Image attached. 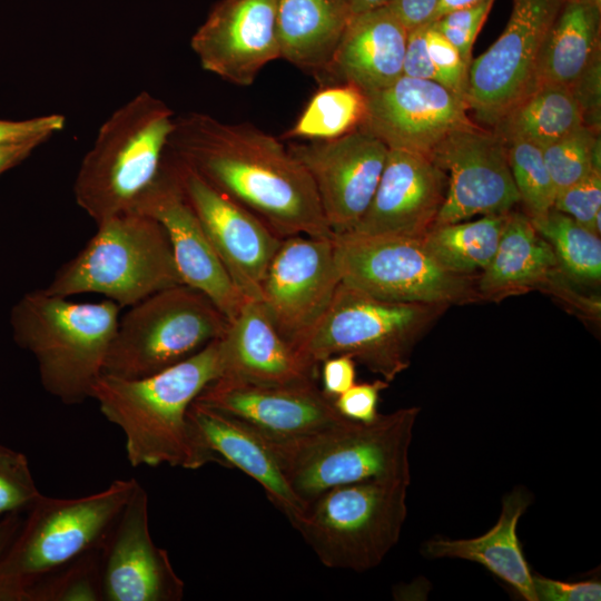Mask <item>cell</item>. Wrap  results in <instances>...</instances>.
<instances>
[{
	"mask_svg": "<svg viewBox=\"0 0 601 601\" xmlns=\"http://www.w3.org/2000/svg\"><path fill=\"white\" fill-rule=\"evenodd\" d=\"M407 31L387 6L354 14L322 76L365 93L392 85L403 76Z\"/></svg>",
	"mask_w": 601,
	"mask_h": 601,
	"instance_id": "cell-24",
	"label": "cell"
},
{
	"mask_svg": "<svg viewBox=\"0 0 601 601\" xmlns=\"http://www.w3.org/2000/svg\"><path fill=\"white\" fill-rule=\"evenodd\" d=\"M563 275L552 247L528 215L511 210L493 258L477 275L476 288L481 300L500 302L532 289L550 293Z\"/></svg>",
	"mask_w": 601,
	"mask_h": 601,
	"instance_id": "cell-26",
	"label": "cell"
},
{
	"mask_svg": "<svg viewBox=\"0 0 601 601\" xmlns=\"http://www.w3.org/2000/svg\"><path fill=\"white\" fill-rule=\"evenodd\" d=\"M165 229L183 283L200 290L229 319L249 300L236 287L180 188L167 154L161 174L134 210Z\"/></svg>",
	"mask_w": 601,
	"mask_h": 601,
	"instance_id": "cell-19",
	"label": "cell"
},
{
	"mask_svg": "<svg viewBox=\"0 0 601 601\" xmlns=\"http://www.w3.org/2000/svg\"><path fill=\"white\" fill-rule=\"evenodd\" d=\"M531 503V493L518 486L503 497L500 516L489 531L472 539L435 538L423 544L422 553L430 559H462L479 563L524 600L536 601L533 573L516 531Z\"/></svg>",
	"mask_w": 601,
	"mask_h": 601,
	"instance_id": "cell-27",
	"label": "cell"
},
{
	"mask_svg": "<svg viewBox=\"0 0 601 601\" xmlns=\"http://www.w3.org/2000/svg\"><path fill=\"white\" fill-rule=\"evenodd\" d=\"M41 495L27 456L0 444V518L27 512Z\"/></svg>",
	"mask_w": 601,
	"mask_h": 601,
	"instance_id": "cell-37",
	"label": "cell"
},
{
	"mask_svg": "<svg viewBox=\"0 0 601 601\" xmlns=\"http://www.w3.org/2000/svg\"><path fill=\"white\" fill-rule=\"evenodd\" d=\"M218 344L223 378L266 385L315 381L318 368L283 337L260 300H248L228 321Z\"/></svg>",
	"mask_w": 601,
	"mask_h": 601,
	"instance_id": "cell-23",
	"label": "cell"
},
{
	"mask_svg": "<svg viewBox=\"0 0 601 601\" xmlns=\"http://www.w3.org/2000/svg\"><path fill=\"white\" fill-rule=\"evenodd\" d=\"M387 2L388 0H349L353 16L386 6Z\"/></svg>",
	"mask_w": 601,
	"mask_h": 601,
	"instance_id": "cell-51",
	"label": "cell"
},
{
	"mask_svg": "<svg viewBox=\"0 0 601 601\" xmlns=\"http://www.w3.org/2000/svg\"><path fill=\"white\" fill-rule=\"evenodd\" d=\"M536 601H599L601 583L595 580L564 582L533 574Z\"/></svg>",
	"mask_w": 601,
	"mask_h": 601,
	"instance_id": "cell-43",
	"label": "cell"
},
{
	"mask_svg": "<svg viewBox=\"0 0 601 601\" xmlns=\"http://www.w3.org/2000/svg\"><path fill=\"white\" fill-rule=\"evenodd\" d=\"M196 401L231 415L269 440L303 436L345 418L315 381L266 385L219 377Z\"/></svg>",
	"mask_w": 601,
	"mask_h": 601,
	"instance_id": "cell-20",
	"label": "cell"
},
{
	"mask_svg": "<svg viewBox=\"0 0 601 601\" xmlns=\"http://www.w3.org/2000/svg\"><path fill=\"white\" fill-rule=\"evenodd\" d=\"M601 0H564L542 45L539 86H572L600 55Z\"/></svg>",
	"mask_w": 601,
	"mask_h": 601,
	"instance_id": "cell-29",
	"label": "cell"
},
{
	"mask_svg": "<svg viewBox=\"0 0 601 601\" xmlns=\"http://www.w3.org/2000/svg\"><path fill=\"white\" fill-rule=\"evenodd\" d=\"M288 149L309 174L332 231L349 233L371 204L390 148L359 127L336 139Z\"/></svg>",
	"mask_w": 601,
	"mask_h": 601,
	"instance_id": "cell-15",
	"label": "cell"
},
{
	"mask_svg": "<svg viewBox=\"0 0 601 601\" xmlns=\"http://www.w3.org/2000/svg\"><path fill=\"white\" fill-rule=\"evenodd\" d=\"M553 208L600 235L601 170L556 193Z\"/></svg>",
	"mask_w": 601,
	"mask_h": 601,
	"instance_id": "cell-38",
	"label": "cell"
},
{
	"mask_svg": "<svg viewBox=\"0 0 601 601\" xmlns=\"http://www.w3.org/2000/svg\"><path fill=\"white\" fill-rule=\"evenodd\" d=\"M221 375L218 339L193 356L156 374L121 378L102 374L93 384V398L102 415L125 435L131 466H170L196 470L221 464L203 443L188 417L199 394Z\"/></svg>",
	"mask_w": 601,
	"mask_h": 601,
	"instance_id": "cell-2",
	"label": "cell"
},
{
	"mask_svg": "<svg viewBox=\"0 0 601 601\" xmlns=\"http://www.w3.org/2000/svg\"><path fill=\"white\" fill-rule=\"evenodd\" d=\"M322 391L332 400L356 382L355 359L349 355H334L321 363Z\"/></svg>",
	"mask_w": 601,
	"mask_h": 601,
	"instance_id": "cell-46",
	"label": "cell"
},
{
	"mask_svg": "<svg viewBox=\"0 0 601 601\" xmlns=\"http://www.w3.org/2000/svg\"><path fill=\"white\" fill-rule=\"evenodd\" d=\"M137 482L116 480L80 497L42 494L0 560V601H24L39 580L101 546Z\"/></svg>",
	"mask_w": 601,
	"mask_h": 601,
	"instance_id": "cell-8",
	"label": "cell"
},
{
	"mask_svg": "<svg viewBox=\"0 0 601 601\" xmlns=\"http://www.w3.org/2000/svg\"><path fill=\"white\" fill-rule=\"evenodd\" d=\"M449 307L386 300L342 282L322 318L294 348L316 368L331 356L349 355L391 383L410 367L416 344Z\"/></svg>",
	"mask_w": 601,
	"mask_h": 601,
	"instance_id": "cell-6",
	"label": "cell"
},
{
	"mask_svg": "<svg viewBox=\"0 0 601 601\" xmlns=\"http://www.w3.org/2000/svg\"><path fill=\"white\" fill-rule=\"evenodd\" d=\"M110 299L76 303L45 288L24 294L11 309L16 343L30 352L43 388L65 404L91 396L117 331L119 309Z\"/></svg>",
	"mask_w": 601,
	"mask_h": 601,
	"instance_id": "cell-4",
	"label": "cell"
},
{
	"mask_svg": "<svg viewBox=\"0 0 601 601\" xmlns=\"http://www.w3.org/2000/svg\"><path fill=\"white\" fill-rule=\"evenodd\" d=\"M427 27L428 23L407 31L403 59V76L437 82V75L427 49Z\"/></svg>",
	"mask_w": 601,
	"mask_h": 601,
	"instance_id": "cell-45",
	"label": "cell"
},
{
	"mask_svg": "<svg viewBox=\"0 0 601 601\" xmlns=\"http://www.w3.org/2000/svg\"><path fill=\"white\" fill-rule=\"evenodd\" d=\"M352 17L349 0H277L280 58L322 76Z\"/></svg>",
	"mask_w": 601,
	"mask_h": 601,
	"instance_id": "cell-28",
	"label": "cell"
},
{
	"mask_svg": "<svg viewBox=\"0 0 601 601\" xmlns=\"http://www.w3.org/2000/svg\"><path fill=\"white\" fill-rule=\"evenodd\" d=\"M506 214L484 215L474 221L434 225L421 242L428 255L444 269L479 275L499 246Z\"/></svg>",
	"mask_w": 601,
	"mask_h": 601,
	"instance_id": "cell-31",
	"label": "cell"
},
{
	"mask_svg": "<svg viewBox=\"0 0 601 601\" xmlns=\"http://www.w3.org/2000/svg\"><path fill=\"white\" fill-rule=\"evenodd\" d=\"M411 483L371 479L332 487L289 519L322 564L365 572L397 544L407 516Z\"/></svg>",
	"mask_w": 601,
	"mask_h": 601,
	"instance_id": "cell-9",
	"label": "cell"
},
{
	"mask_svg": "<svg viewBox=\"0 0 601 601\" xmlns=\"http://www.w3.org/2000/svg\"><path fill=\"white\" fill-rule=\"evenodd\" d=\"M390 383L380 378L371 383L354 384L347 391L333 400L338 413L352 421L368 423L374 421L377 413L380 393Z\"/></svg>",
	"mask_w": 601,
	"mask_h": 601,
	"instance_id": "cell-41",
	"label": "cell"
},
{
	"mask_svg": "<svg viewBox=\"0 0 601 601\" xmlns=\"http://www.w3.org/2000/svg\"><path fill=\"white\" fill-rule=\"evenodd\" d=\"M333 242L342 282L372 296L449 306L481 300L477 275L444 269L421 239L345 233L334 234Z\"/></svg>",
	"mask_w": 601,
	"mask_h": 601,
	"instance_id": "cell-11",
	"label": "cell"
},
{
	"mask_svg": "<svg viewBox=\"0 0 601 601\" xmlns=\"http://www.w3.org/2000/svg\"><path fill=\"white\" fill-rule=\"evenodd\" d=\"M541 149L555 193L580 181L594 170H601L599 132L587 126Z\"/></svg>",
	"mask_w": 601,
	"mask_h": 601,
	"instance_id": "cell-34",
	"label": "cell"
},
{
	"mask_svg": "<svg viewBox=\"0 0 601 601\" xmlns=\"http://www.w3.org/2000/svg\"><path fill=\"white\" fill-rule=\"evenodd\" d=\"M179 284L184 283L164 227L150 216L128 211L99 221L95 235L45 289L68 298L99 294L130 307Z\"/></svg>",
	"mask_w": 601,
	"mask_h": 601,
	"instance_id": "cell-7",
	"label": "cell"
},
{
	"mask_svg": "<svg viewBox=\"0 0 601 601\" xmlns=\"http://www.w3.org/2000/svg\"><path fill=\"white\" fill-rule=\"evenodd\" d=\"M494 0L455 10L432 21V26L459 51L466 66L472 61L474 41L485 22Z\"/></svg>",
	"mask_w": 601,
	"mask_h": 601,
	"instance_id": "cell-39",
	"label": "cell"
},
{
	"mask_svg": "<svg viewBox=\"0 0 601 601\" xmlns=\"http://www.w3.org/2000/svg\"><path fill=\"white\" fill-rule=\"evenodd\" d=\"M175 120L164 101L142 91L102 122L73 184L77 205L96 224L135 210L161 174Z\"/></svg>",
	"mask_w": 601,
	"mask_h": 601,
	"instance_id": "cell-5",
	"label": "cell"
},
{
	"mask_svg": "<svg viewBox=\"0 0 601 601\" xmlns=\"http://www.w3.org/2000/svg\"><path fill=\"white\" fill-rule=\"evenodd\" d=\"M430 158L447 176L444 203L434 225L466 220L475 215L506 214L520 203L506 142L476 124L447 135ZM433 225V226H434Z\"/></svg>",
	"mask_w": 601,
	"mask_h": 601,
	"instance_id": "cell-14",
	"label": "cell"
},
{
	"mask_svg": "<svg viewBox=\"0 0 601 601\" xmlns=\"http://www.w3.org/2000/svg\"><path fill=\"white\" fill-rule=\"evenodd\" d=\"M277 0H220L191 37L203 69L237 86H250L280 58Z\"/></svg>",
	"mask_w": 601,
	"mask_h": 601,
	"instance_id": "cell-21",
	"label": "cell"
},
{
	"mask_svg": "<svg viewBox=\"0 0 601 601\" xmlns=\"http://www.w3.org/2000/svg\"><path fill=\"white\" fill-rule=\"evenodd\" d=\"M101 546L49 573L27 592L24 601H102Z\"/></svg>",
	"mask_w": 601,
	"mask_h": 601,
	"instance_id": "cell-35",
	"label": "cell"
},
{
	"mask_svg": "<svg viewBox=\"0 0 601 601\" xmlns=\"http://www.w3.org/2000/svg\"><path fill=\"white\" fill-rule=\"evenodd\" d=\"M228 318L186 284L161 289L119 317L102 374L140 378L201 351L224 334Z\"/></svg>",
	"mask_w": 601,
	"mask_h": 601,
	"instance_id": "cell-10",
	"label": "cell"
},
{
	"mask_svg": "<svg viewBox=\"0 0 601 601\" xmlns=\"http://www.w3.org/2000/svg\"><path fill=\"white\" fill-rule=\"evenodd\" d=\"M580 104L584 125L594 131H600L601 106V57L598 55L584 73L571 88Z\"/></svg>",
	"mask_w": 601,
	"mask_h": 601,
	"instance_id": "cell-44",
	"label": "cell"
},
{
	"mask_svg": "<svg viewBox=\"0 0 601 601\" xmlns=\"http://www.w3.org/2000/svg\"><path fill=\"white\" fill-rule=\"evenodd\" d=\"M366 115V93L351 83L326 86L308 101L285 138L323 141L358 129Z\"/></svg>",
	"mask_w": 601,
	"mask_h": 601,
	"instance_id": "cell-32",
	"label": "cell"
},
{
	"mask_svg": "<svg viewBox=\"0 0 601 601\" xmlns=\"http://www.w3.org/2000/svg\"><path fill=\"white\" fill-rule=\"evenodd\" d=\"M168 151L280 238L334 236L305 167L256 127L188 112L176 117Z\"/></svg>",
	"mask_w": 601,
	"mask_h": 601,
	"instance_id": "cell-1",
	"label": "cell"
},
{
	"mask_svg": "<svg viewBox=\"0 0 601 601\" xmlns=\"http://www.w3.org/2000/svg\"><path fill=\"white\" fill-rule=\"evenodd\" d=\"M582 126L583 111L570 88L539 86L492 128L505 142L525 140L542 148Z\"/></svg>",
	"mask_w": 601,
	"mask_h": 601,
	"instance_id": "cell-30",
	"label": "cell"
},
{
	"mask_svg": "<svg viewBox=\"0 0 601 601\" xmlns=\"http://www.w3.org/2000/svg\"><path fill=\"white\" fill-rule=\"evenodd\" d=\"M333 237L283 238L265 273L260 302L293 347L322 318L342 283Z\"/></svg>",
	"mask_w": 601,
	"mask_h": 601,
	"instance_id": "cell-13",
	"label": "cell"
},
{
	"mask_svg": "<svg viewBox=\"0 0 601 601\" xmlns=\"http://www.w3.org/2000/svg\"><path fill=\"white\" fill-rule=\"evenodd\" d=\"M66 118L60 114H48L23 120L0 119V145L28 140L47 141L62 130Z\"/></svg>",
	"mask_w": 601,
	"mask_h": 601,
	"instance_id": "cell-42",
	"label": "cell"
},
{
	"mask_svg": "<svg viewBox=\"0 0 601 601\" xmlns=\"http://www.w3.org/2000/svg\"><path fill=\"white\" fill-rule=\"evenodd\" d=\"M439 0H388L387 7L407 30L432 22Z\"/></svg>",
	"mask_w": 601,
	"mask_h": 601,
	"instance_id": "cell-47",
	"label": "cell"
},
{
	"mask_svg": "<svg viewBox=\"0 0 601 601\" xmlns=\"http://www.w3.org/2000/svg\"><path fill=\"white\" fill-rule=\"evenodd\" d=\"M188 417L204 445L223 465L236 466L259 483L288 520L305 510L306 502L293 491L272 447L257 431L196 400L188 410Z\"/></svg>",
	"mask_w": 601,
	"mask_h": 601,
	"instance_id": "cell-25",
	"label": "cell"
},
{
	"mask_svg": "<svg viewBox=\"0 0 601 601\" xmlns=\"http://www.w3.org/2000/svg\"><path fill=\"white\" fill-rule=\"evenodd\" d=\"M531 221L550 244L562 272L571 282L584 285L600 283V235L554 208Z\"/></svg>",
	"mask_w": 601,
	"mask_h": 601,
	"instance_id": "cell-33",
	"label": "cell"
},
{
	"mask_svg": "<svg viewBox=\"0 0 601 601\" xmlns=\"http://www.w3.org/2000/svg\"><path fill=\"white\" fill-rule=\"evenodd\" d=\"M427 49L437 82L466 101L469 66L459 51L430 22L426 31Z\"/></svg>",
	"mask_w": 601,
	"mask_h": 601,
	"instance_id": "cell-40",
	"label": "cell"
},
{
	"mask_svg": "<svg viewBox=\"0 0 601 601\" xmlns=\"http://www.w3.org/2000/svg\"><path fill=\"white\" fill-rule=\"evenodd\" d=\"M169 156L186 200L234 284L247 299L260 300L265 273L283 238Z\"/></svg>",
	"mask_w": 601,
	"mask_h": 601,
	"instance_id": "cell-16",
	"label": "cell"
},
{
	"mask_svg": "<svg viewBox=\"0 0 601 601\" xmlns=\"http://www.w3.org/2000/svg\"><path fill=\"white\" fill-rule=\"evenodd\" d=\"M447 176L430 157L390 149L370 206L349 231L422 239L444 203Z\"/></svg>",
	"mask_w": 601,
	"mask_h": 601,
	"instance_id": "cell-22",
	"label": "cell"
},
{
	"mask_svg": "<svg viewBox=\"0 0 601 601\" xmlns=\"http://www.w3.org/2000/svg\"><path fill=\"white\" fill-rule=\"evenodd\" d=\"M483 1L485 0H439L432 21L449 12L476 6Z\"/></svg>",
	"mask_w": 601,
	"mask_h": 601,
	"instance_id": "cell-50",
	"label": "cell"
},
{
	"mask_svg": "<svg viewBox=\"0 0 601 601\" xmlns=\"http://www.w3.org/2000/svg\"><path fill=\"white\" fill-rule=\"evenodd\" d=\"M564 0H513L505 29L489 49L472 59L466 104L493 127L535 88L539 55Z\"/></svg>",
	"mask_w": 601,
	"mask_h": 601,
	"instance_id": "cell-12",
	"label": "cell"
},
{
	"mask_svg": "<svg viewBox=\"0 0 601 601\" xmlns=\"http://www.w3.org/2000/svg\"><path fill=\"white\" fill-rule=\"evenodd\" d=\"M22 521V513H11L0 518V560L19 531Z\"/></svg>",
	"mask_w": 601,
	"mask_h": 601,
	"instance_id": "cell-49",
	"label": "cell"
},
{
	"mask_svg": "<svg viewBox=\"0 0 601 601\" xmlns=\"http://www.w3.org/2000/svg\"><path fill=\"white\" fill-rule=\"evenodd\" d=\"M45 141L28 140L0 145V175L27 159Z\"/></svg>",
	"mask_w": 601,
	"mask_h": 601,
	"instance_id": "cell-48",
	"label": "cell"
},
{
	"mask_svg": "<svg viewBox=\"0 0 601 601\" xmlns=\"http://www.w3.org/2000/svg\"><path fill=\"white\" fill-rule=\"evenodd\" d=\"M148 494L136 483L101 545L102 601H179L185 583L149 530Z\"/></svg>",
	"mask_w": 601,
	"mask_h": 601,
	"instance_id": "cell-17",
	"label": "cell"
},
{
	"mask_svg": "<svg viewBox=\"0 0 601 601\" xmlns=\"http://www.w3.org/2000/svg\"><path fill=\"white\" fill-rule=\"evenodd\" d=\"M511 175L530 219L544 216L553 208L555 188L540 146L525 140L506 142Z\"/></svg>",
	"mask_w": 601,
	"mask_h": 601,
	"instance_id": "cell-36",
	"label": "cell"
},
{
	"mask_svg": "<svg viewBox=\"0 0 601 601\" xmlns=\"http://www.w3.org/2000/svg\"><path fill=\"white\" fill-rule=\"evenodd\" d=\"M418 414L420 407H404L368 423L345 417L303 436L264 439L288 484L307 504L332 487L365 480L411 483L410 447Z\"/></svg>",
	"mask_w": 601,
	"mask_h": 601,
	"instance_id": "cell-3",
	"label": "cell"
},
{
	"mask_svg": "<svg viewBox=\"0 0 601 601\" xmlns=\"http://www.w3.org/2000/svg\"><path fill=\"white\" fill-rule=\"evenodd\" d=\"M466 101L434 80L402 76L392 85L366 93L361 127L390 149L430 157L452 131L473 125Z\"/></svg>",
	"mask_w": 601,
	"mask_h": 601,
	"instance_id": "cell-18",
	"label": "cell"
}]
</instances>
